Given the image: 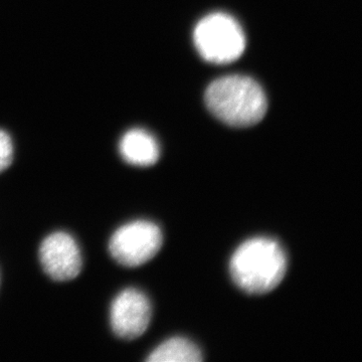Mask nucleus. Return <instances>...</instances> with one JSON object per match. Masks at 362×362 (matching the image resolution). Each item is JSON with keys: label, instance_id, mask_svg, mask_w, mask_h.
I'll use <instances>...</instances> for the list:
<instances>
[{"label": "nucleus", "instance_id": "obj_9", "mask_svg": "<svg viewBox=\"0 0 362 362\" xmlns=\"http://www.w3.org/2000/svg\"><path fill=\"white\" fill-rule=\"evenodd\" d=\"M13 160V144L11 136L0 130V173L11 165Z\"/></svg>", "mask_w": 362, "mask_h": 362}, {"label": "nucleus", "instance_id": "obj_1", "mask_svg": "<svg viewBox=\"0 0 362 362\" xmlns=\"http://www.w3.org/2000/svg\"><path fill=\"white\" fill-rule=\"evenodd\" d=\"M230 275L235 285L252 295L266 294L280 285L287 271L283 247L269 238H254L233 252Z\"/></svg>", "mask_w": 362, "mask_h": 362}, {"label": "nucleus", "instance_id": "obj_7", "mask_svg": "<svg viewBox=\"0 0 362 362\" xmlns=\"http://www.w3.org/2000/svg\"><path fill=\"white\" fill-rule=\"evenodd\" d=\"M119 149L124 160L140 168L153 165L160 156V148L154 136L140 128L127 131Z\"/></svg>", "mask_w": 362, "mask_h": 362}, {"label": "nucleus", "instance_id": "obj_6", "mask_svg": "<svg viewBox=\"0 0 362 362\" xmlns=\"http://www.w3.org/2000/svg\"><path fill=\"white\" fill-rule=\"evenodd\" d=\"M40 259L47 275L59 282L73 280L82 270L80 247L66 233H54L45 238L40 245Z\"/></svg>", "mask_w": 362, "mask_h": 362}, {"label": "nucleus", "instance_id": "obj_2", "mask_svg": "<svg viewBox=\"0 0 362 362\" xmlns=\"http://www.w3.org/2000/svg\"><path fill=\"white\" fill-rule=\"evenodd\" d=\"M204 101L216 118L233 127H249L261 122L268 107L261 86L240 75L214 81L206 90Z\"/></svg>", "mask_w": 362, "mask_h": 362}, {"label": "nucleus", "instance_id": "obj_4", "mask_svg": "<svg viewBox=\"0 0 362 362\" xmlns=\"http://www.w3.org/2000/svg\"><path fill=\"white\" fill-rule=\"evenodd\" d=\"M159 226L148 221H135L119 228L109 242L112 258L120 265L135 268L153 259L161 249Z\"/></svg>", "mask_w": 362, "mask_h": 362}, {"label": "nucleus", "instance_id": "obj_5", "mask_svg": "<svg viewBox=\"0 0 362 362\" xmlns=\"http://www.w3.org/2000/svg\"><path fill=\"white\" fill-rule=\"evenodd\" d=\"M151 316V304L144 293L137 289L124 290L112 303V329L123 339H135L147 330Z\"/></svg>", "mask_w": 362, "mask_h": 362}, {"label": "nucleus", "instance_id": "obj_3", "mask_svg": "<svg viewBox=\"0 0 362 362\" xmlns=\"http://www.w3.org/2000/svg\"><path fill=\"white\" fill-rule=\"evenodd\" d=\"M194 45L202 59L216 65L239 59L246 49L242 26L223 13L209 14L199 21L194 32Z\"/></svg>", "mask_w": 362, "mask_h": 362}, {"label": "nucleus", "instance_id": "obj_8", "mask_svg": "<svg viewBox=\"0 0 362 362\" xmlns=\"http://www.w3.org/2000/svg\"><path fill=\"white\" fill-rule=\"evenodd\" d=\"M202 354L194 342L183 337L166 340L150 354V362H199Z\"/></svg>", "mask_w": 362, "mask_h": 362}]
</instances>
